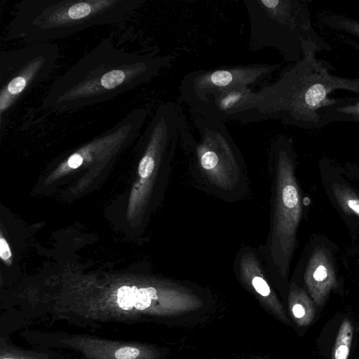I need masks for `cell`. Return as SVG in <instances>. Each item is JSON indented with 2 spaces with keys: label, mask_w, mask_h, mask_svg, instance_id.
<instances>
[{
  "label": "cell",
  "mask_w": 359,
  "mask_h": 359,
  "mask_svg": "<svg viewBox=\"0 0 359 359\" xmlns=\"http://www.w3.org/2000/svg\"><path fill=\"white\" fill-rule=\"evenodd\" d=\"M321 51L314 43L304 42L298 62L255 90L252 109L243 124L272 119L304 130L318 129L319 111L329 102L331 93L345 90L359 95V79L332 73V65L316 57Z\"/></svg>",
  "instance_id": "obj_2"
},
{
  "label": "cell",
  "mask_w": 359,
  "mask_h": 359,
  "mask_svg": "<svg viewBox=\"0 0 359 359\" xmlns=\"http://www.w3.org/2000/svg\"><path fill=\"white\" fill-rule=\"evenodd\" d=\"M157 292L154 287L136 289L133 297V306L138 310L148 309L153 300L158 299Z\"/></svg>",
  "instance_id": "obj_13"
},
{
  "label": "cell",
  "mask_w": 359,
  "mask_h": 359,
  "mask_svg": "<svg viewBox=\"0 0 359 359\" xmlns=\"http://www.w3.org/2000/svg\"><path fill=\"white\" fill-rule=\"evenodd\" d=\"M173 56L157 50L128 52L105 38L51 84L42 107L56 114L108 101L149 83L170 65Z\"/></svg>",
  "instance_id": "obj_1"
},
{
  "label": "cell",
  "mask_w": 359,
  "mask_h": 359,
  "mask_svg": "<svg viewBox=\"0 0 359 359\" xmlns=\"http://www.w3.org/2000/svg\"><path fill=\"white\" fill-rule=\"evenodd\" d=\"M332 190L336 199L344 210L359 217V198L348 187L334 184Z\"/></svg>",
  "instance_id": "obj_12"
},
{
  "label": "cell",
  "mask_w": 359,
  "mask_h": 359,
  "mask_svg": "<svg viewBox=\"0 0 359 359\" xmlns=\"http://www.w3.org/2000/svg\"><path fill=\"white\" fill-rule=\"evenodd\" d=\"M136 289L135 286H122L118 289L117 302L121 309L129 310L133 307V297Z\"/></svg>",
  "instance_id": "obj_14"
},
{
  "label": "cell",
  "mask_w": 359,
  "mask_h": 359,
  "mask_svg": "<svg viewBox=\"0 0 359 359\" xmlns=\"http://www.w3.org/2000/svg\"><path fill=\"white\" fill-rule=\"evenodd\" d=\"M330 97L329 102L319 111L320 127L334 122L359 123V95Z\"/></svg>",
  "instance_id": "obj_9"
},
{
  "label": "cell",
  "mask_w": 359,
  "mask_h": 359,
  "mask_svg": "<svg viewBox=\"0 0 359 359\" xmlns=\"http://www.w3.org/2000/svg\"><path fill=\"white\" fill-rule=\"evenodd\" d=\"M311 298L318 307L322 306L337 281L331 259L327 252L317 248L313 250L304 275Z\"/></svg>",
  "instance_id": "obj_8"
},
{
  "label": "cell",
  "mask_w": 359,
  "mask_h": 359,
  "mask_svg": "<svg viewBox=\"0 0 359 359\" xmlns=\"http://www.w3.org/2000/svg\"><path fill=\"white\" fill-rule=\"evenodd\" d=\"M154 159L150 155H145L141 159L139 164V174L142 177H149L153 172L154 168Z\"/></svg>",
  "instance_id": "obj_15"
},
{
  "label": "cell",
  "mask_w": 359,
  "mask_h": 359,
  "mask_svg": "<svg viewBox=\"0 0 359 359\" xmlns=\"http://www.w3.org/2000/svg\"><path fill=\"white\" fill-rule=\"evenodd\" d=\"M2 359H14V358H2Z\"/></svg>",
  "instance_id": "obj_20"
},
{
  "label": "cell",
  "mask_w": 359,
  "mask_h": 359,
  "mask_svg": "<svg viewBox=\"0 0 359 359\" xmlns=\"http://www.w3.org/2000/svg\"><path fill=\"white\" fill-rule=\"evenodd\" d=\"M254 98L252 87L237 86L209 95L190 110L208 120L224 123L238 121L242 123L252 109Z\"/></svg>",
  "instance_id": "obj_7"
},
{
  "label": "cell",
  "mask_w": 359,
  "mask_h": 359,
  "mask_svg": "<svg viewBox=\"0 0 359 359\" xmlns=\"http://www.w3.org/2000/svg\"><path fill=\"white\" fill-rule=\"evenodd\" d=\"M11 255L9 247L4 238L0 240V256L3 259H8Z\"/></svg>",
  "instance_id": "obj_18"
},
{
  "label": "cell",
  "mask_w": 359,
  "mask_h": 359,
  "mask_svg": "<svg viewBox=\"0 0 359 359\" xmlns=\"http://www.w3.org/2000/svg\"><path fill=\"white\" fill-rule=\"evenodd\" d=\"M140 353L138 348L135 347H123L115 353L116 359H135Z\"/></svg>",
  "instance_id": "obj_16"
},
{
  "label": "cell",
  "mask_w": 359,
  "mask_h": 359,
  "mask_svg": "<svg viewBox=\"0 0 359 359\" xmlns=\"http://www.w3.org/2000/svg\"><path fill=\"white\" fill-rule=\"evenodd\" d=\"M249 359H269V358H265V357H261V356H255V357L250 358Z\"/></svg>",
  "instance_id": "obj_19"
},
{
  "label": "cell",
  "mask_w": 359,
  "mask_h": 359,
  "mask_svg": "<svg viewBox=\"0 0 359 359\" xmlns=\"http://www.w3.org/2000/svg\"><path fill=\"white\" fill-rule=\"evenodd\" d=\"M59 50L57 44L37 43L1 53V123L23 95L51 76L56 69Z\"/></svg>",
  "instance_id": "obj_5"
},
{
  "label": "cell",
  "mask_w": 359,
  "mask_h": 359,
  "mask_svg": "<svg viewBox=\"0 0 359 359\" xmlns=\"http://www.w3.org/2000/svg\"><path fill=\"white\" fill-rule=\"evenodd\" d=\"M144 0H22L6 27L8 40L50 41L96 25L118 23Z\"/></svg>",
  "instance_id": "obj_3"
},
{
  "label": "cell",
  "mask_w": 359,
  "mask_h": 359,
  "mask_svg": "<svg viewBox=\"0 0 359 359\" xmlns=\"http://www.w3.org/2000/svg\"><path fill=\"white\" fill-rule=\"evenodd\" d=\"M353 327L351 322L345 319L341 324L331 359H348L353 341Z\"/></svg>",
  "instance_id": "obj_11"
},
{
  "label": "cell",
  "mask_w": 359,
  "mask_h": 359,
  "mask_svg": "<svg viewBox=\"0 0 359 359\" xmlns=\"http://www.w3.org/2000/svg\"><path fill=\"white\" fill-rule=\"evenodd\" d=\"M83 157L79 154L71 155L68 159V165L72 168H79L83 163Z\"/></svg>",
  "instance_id": "obj_17"
},
{
  "label": "cell",
  "mask_w": 359,
  "mask_h": 359,
  "mask_svg": "<svg viewBox=\"0 0 359 359\" xmlns=\"http://www.w3.org/2000/svg\"><path fill=\"white\" fill-rule=\"evenodd\" d=\"M243 4L249 19L251 50L273 48L291 64L302 57L306 41L314 43L322 51L332 50L314 29L306 1L244 0Z\"/></svg>",
  "instance_id": "obj_4"
},
{
  "label": "cell",
  "mask_w": 359,
  "mask_h": 359,
  "mask_svg": "<svg viewBox=\"0 0 359 359\" xmlns=\"http://www.w3.org/2000/svg\"><path fill=\"white\" fill-rule=\"evenodd\" d=\"M280 67V64L252 63L192 71L181 80L180 97L191 108L221 90L237 86H261Z\"/></svg>",
  "instance_id": "obj_6"
},
{
  "label": "cell",
  "mask_w": 359,
  "mask_h": 359,
  "mask_svg": "<svg viewBox=\"0 0 359 359\" xmlns=\"http://www.w3.org/2000/svg\"><path fill=\"white\" fill-rule=\"evenodd\" d=\"M288 306L290 315L298 326H307L313 320L317 306L304 290L294 289L290 292Z\"/></svg>",
  "instance_id": "obj_10"
}]
</instances>
